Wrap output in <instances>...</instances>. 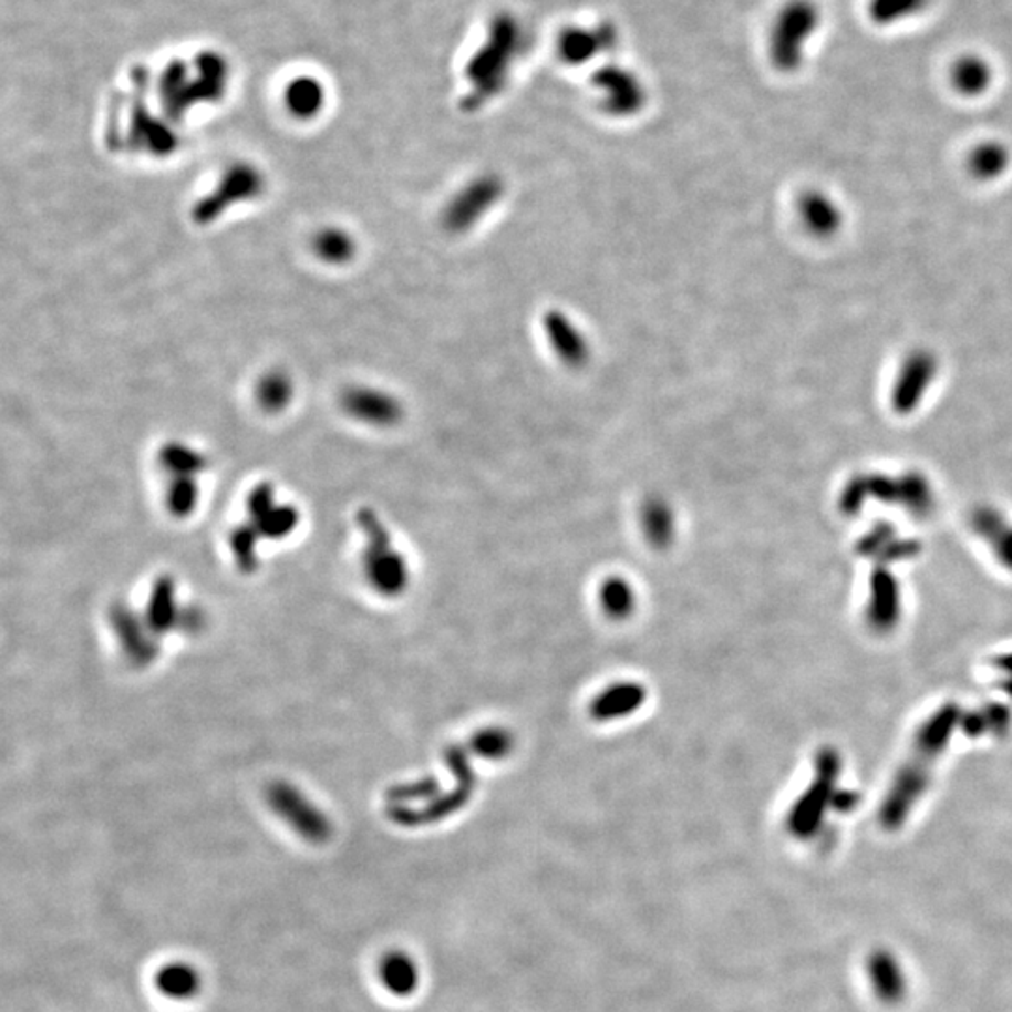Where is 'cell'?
Segmentation results:
<instances>
[{
  "mask_svg": "<svg viewBox=\"0 0 1012 1012\" xmlns=\"http://www.w3.org/2000/svg\"><path fill=\"white\" fill-rule=\"evenodd\" d=\"M819 25V10L810 0H792L776 13L768 29L767 53L771 62L782 72H793L801 66L806 43Z\"/></svg>",
  "mask_w": 1012,
  "mask_h": 1012,
  "instance_id": "1",
  "label": "cell"
},
{
  "mask_svg": "<svg viewBox=\"0 0 1012 1012\" xmlns=\"http://www.w3.org/2000/svg\"><path fill=\"white\" fill-rule=\"evenodd\" d=\"M265 189V173L254 164L237 162L221 173L220 180L207 196L197 199L192 208V220L196 221L197 226H210L214 221L220 220L229 208L259 199Z\"/></svg>",
  "mask_w": 1012,
  "mask_h": 1012,
  "instance_id": "2",
  "label": "cell"
},
{
  "mask_svg": "<svg viewBox=\"0 0 1012 1012\" xmlns=\"http://www.w3.org/2000/svg\"><path fill=\"white\" fill-rule=\"evenodd\" d=\"M269 805L281 822L311 844H324L332 836L329 817L289 784L270 787Z\"/></svg>",
  "mask_w": 1012,
  "mask_h": 1012,
  "instance_id": "3",
  "label": "cell"
},
{
  "mask_svg": "<svg viewBox=\"0 0 1012 1012\" xmlns=\"http://www.w3.org/2000/svg\"><path fill=\"white\" fill-rule=\"evenodd\" d=\"M360 524L372 537L370 554L366 556V574L373 586L383 595H397L407 584V568L402 556L392 549L384 527H381L372 510L360 513Z\"/></svg>",
  "mask_w": 1012,
  "mask_h": 1012,
  "instance_id": "4",
  "label": "cell"
},
{
  "mask_svg": "<svg viewBox=\"0 0 1012 1012\" xmlns=\"http://www.w3.org/2000/svg\"><path fill=\"white\" fill-rule=\"evenodd\" d=\"M343 413L360 424L392 427L405 415L403 403L391 392L375 386H349L340 397Z\"/></svg>",
  "mask_w": 1012,
  "mask_h": 1012,
  "instance_id": "5",
  "label": "cell"
},
{
  "mask_svg": "<svg viewBox=\"0 0 1012 1012\" xmlns=\"http://www.w3.org/2000/svg\"><path fill=\"white\" fill-rule=\"evenodd\" d=\"M617 43V29L611 23L598 25H568L557 37V53L570 64L597 59Z\"/></svg>",
  "mask_w": 1012,
  "mask_h": 1012,
  "instance_id": "6",
  "label": "cell"
},
{
  "mask_svg": "<svg viewBox=\"0 0 1012 1012\" xmlns=\"http://www.w3.org/2000/svg\"><path fill=\"white\" fill-rule=\"evenodd\" d=\"M379 982L389 994L400 1000L411 998L421 987V968L409 952L389 951L381 957L378 965Z\"/></svg>",
  "mask_w": 1012,
  "mask_h": 1012,
  "instance_id": "7",
  "label": "cell"
},
{
  "mask_svg": "<svg viewBox=\"0 0 1012 1012\" xmlns=\"http://www.w3.org/2000/svg\"><path fill=\"white\" fill-rule=\"evenodd\" d=\"M250 513L259 524V531L272 538H280L297 524L293 506L275 503V489L270 484H259L250 495Z\"/></svg>",
  "mask_w": 1012,
  "mask_h": 1012,
  "instance_id": "8",
  "label": "cell"
},
{
  "mask_svg": "<svg viewBox=\"0 0 1012 1012\" xmlns=\"http://www.w3.org/2000/svg\"><path fill=\"white\" fill-rule=\"evenodd\" d=\"M495 186L492 180H476L467 188L457 194L443 214L446 229L451 231H462L469 227L473 221L481 216L484 208H488V203L494 199Z\"/></svg>",
  "mask_w": 1012,
  "mask_h": 1012,
  "instance_id": "9",
  "label": "cell"
},
{
  "mask_svg": "<svg viewBox=\"0 0 1012 1012\" xmlns=\"http://www.w3.org/2000/svg\"><path fill=\"white\" fill-rule=\"evenodd\" d=\"M154 984L158 988L159 994L167 1000L192 1001L196 1000L197 994L202 992V973L197 971L196 965L175 960V962L164 963L156 971Z\"/></svg>",
  "mask_w": 1012,
  "mask_h": 1012,
  "instance_id": "10",
  "label": "cell"
},
{
  "mask_svg": "<svg viewBox=\"0 0 1012 1012\" xmlns=\"http://www.w3.org/2000/svg\"><path fill=\"white\" fill-rule=\"evenodd\" d=\"M311 251L324 265L343 267L357 256V240L343 227L327 226L311 238Z\"/></svg>",
  "mask_w": 1012,
  "mask_h": 1012,
  "instance_id": "11",
  "label": "cell"
},
{
  "mask_svg": "<svg viewBox=\"0 0 1012 1012\" xmlns=\"http://www.w3.org/2000/svg\"><path fill=\"white\" fill-rule=\"evenodd\" d=\"M256 402L261 411L276 415L286 411L295 396L293 379L283 370H269L257 379L256 383Z\"/></svg>",
  "mask_w": 1012,
  "mask_h": 1012,
  "instance_id": "12",
  "label": "cell"
},
{
  "mask_svg": "<svg viewBox=\"0 0 1012 1012\" xmlns=\"http://www.w3.org/2000/svg\"><path fill=\"white\" fill-rule=\"evenodd\" d=\"M597 85L606 92V99H610L611 104L622 105V110L627 105L640 104L643 99L640 80L624 68L608 66L597 75Z\"/></svg>",
  "mask_w": 1012,
  "mask_h": 1012,
  "instance_id": "13",
  "label": "cell"
},
{
  "mask_svg": "<svg viewBox=\"0 0 1012 1012\" xmlns=\"http://www.w3.org/2000/svg\"><path fill=\"white\" fill-rule=\"evenodd\" d=\"M159 464L172 476H196L207 467V456L196 451L194 446L184 445L180 441H172L162 446Z\"/></svg>",
  "mask_w": 1012,
  "mask_h": 1012,
  "instance_id": "14",
  "label": "cell"
},
{
  "mask_svg": "<svg viewBox=\"0 0 1012 1012\" xmlns=\"http://www.w3.org/2000/svg\"><path fill=\"white\" fill-rule=\"evenodd\" d=\"M906 372H903L902 379H900V384H898L897 400L900 407H913L915 402L919 400V392L927 389L928 381H930V375L933 372V364L928 359L927 354L922 357H917V359L909 362V366Z\"/></svg>",
  "mask_w": 1012,
  "mask_h": 1012,
  "instance_id": "15",
  "label": "cell"
},
{
  "mask_svg": "<svg viewBox=\"0 0 1012 1012\" xmlns=\"http://www.w3.org/2000/svg\"><path fill=\"white\" fill-rule=\"evenodd\" d=\"M952 83L963 94H979L990 83V68L979 56H963L952 68Z\"/></svg>",
  "mask_w": 1012,
  "mask_h": 1012,
  "instance_id": "16",
  "label": "cell"
},
{
  "mask_svg": "<svg viewBox=\"0 0 1012 1012\" xmlns=\"http://www.w3.org/2000/svg\"><path fill=\"white\" fill-rule=\"evenodd\" d=\"M199 500V488L194 476H173L167 488V506L178 518L188 516L196 510Z\"/></svg>",
  "mask_w": 1012,
  "mask_h": 1012,
  "instance_id": "17",
  "label": "cell"
},
{
  "mask_svg": "<svg viewBox=\"0 0 1012 1012\" xmlns=\"http://www.w3.org/2000/svg\"><path fill=\"white\" fill-rule=\"evenodd\" d=\"M323 104L321 89L313 81H297L287 92V105L293 115L310 118Z\"/></svg>",
  "mask_w": 1012,
  "mask_h": 1012,
  "instance_id": "18",
  "label": "cell"
},
{
  "mask_svg": "<svg viewBox=\"0 0 1012 1012\" xmlns=\"http://www.w3.org/2000/svg\"><path fill=\"white\" fill-rule=\"evenodd\" d=\"M927 0H872L870 13L878 23H889L895 19L906 18L919 12Z\"/></svg>",
  "mask_w": 1012,
  "mask_h": 1012,
  "instance_id": "19",
  "label": "cell"
},
{
  "mask_svg": "<svg viewBox=\"0 0 1012 1012\" xmlns=\"http://www.w3.org/2000/svg\"><path fill=\"white\" fill-rule=\"evenodd\" d=\"M1005 164L1006 154L1000 145H982V147L977 148L973 158H971L973 172L977 175H981V177H994V175L1001 173Z\"/></svg>",
  "mask_w": 1012,
  "mask_h": 1012,
  "instance_id": "20",
  "label": "cell"
}]
</instances>
